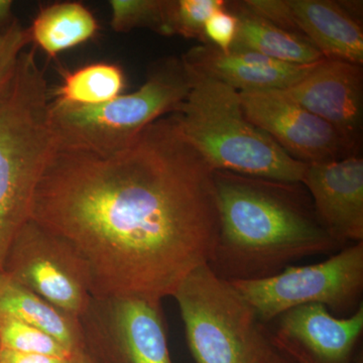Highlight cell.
I'll return each instance as SVG.
<instances>
[{"mask_svg": "<svg viewBox=\"0 0 363 363\" xmlns=\"http://www.w3.org/2000/svg\"><path fill=\"white\" fill-rule=\"evenodd\" d=\"M259 363H298L290 355L286 354L284 351L278 350V348H272L267 357L264 358Z\"/></svg>", "mask_w": 363, "mask_h": 363, "instance_id": "27", "label": "cell"}, {"mask_svg": "<svg viewBox=\"0 0 363 363\" xmlns=\"http://www.w3.org/2000/svg\"><path fill=\"white\" fill-rule=\"evenodd\" d=\"M274 347L298 363H354L363 333V305L336 317L319 304L293 308L267 325Z\"/></svg>", "mask_w": 363, "mask_h": 363, "instance_id": "11", "label": "cell"}, {"mask_svg": "<svg viewBox=\"0 0 363 363\" xmlns=\"http://www.w3.org/2000/svg\"><path fill=\"white\" fill-rule=\"evenodd\" d=\"M49 88L35 47L21 52L13 84L0 107V272L30 219L35 188L56 145Z\"/></svg>", "mask_w": 363, "mask_h": 363, "instance_id": "3", "label": "cell"}, {"mask_svg": "<svg viewBox=\"0 0 363 363\" xmlns=\"http://www.w3.org/2000/svg\"><path fill=\"white\" fill-rule=\"evenodd\" d=\"M238 28L235 16L225 6L207 21L204 28L205 44L214 45L220 51H230Z\"/></svg>", "mask_w": 363, "mask_h": 363, "instance_id": "24", "label": "cell"}, {"mask_svg": "<svg viewBox=\"0 0 363 363\" xmlns=\"http://www.w3.org/2000/svg\"><path fill=\"white\" fill-rule=\"evenodd\" d=\"M185 65L225 83L238 92L286 90L312 70V65H292L247 51H220L201 44L182 55Z\"/></svg>", "mask_w": 363, "mask_h": 363, "instance_id": "14", "label": "cell"}, {"mask_svg": "<svg viewBox=\"0 0 363 363\" xmlns=\"http://www.w3.org/2000/svg\"><path fill=\"white\" fill-rule=\"evenodd\" d=\"M0 315L32 325L77 354L83 351L78 318L71 316L0 272Z\"/></svg>", "mask_w": 363, "mask_h": 363, "instance_id": "17", "label": "cell"}, {"mask_svg": "<svg viewBox=\"0 0 363 363\" xmlns=\"http://www.w3.org/2000/svg\"><path fill=\"white\" fill-rule=\"evenodd\" d=\"M13 9V1H11V0H0V35L7 32V30L16 21Z\"/></svg>", "mask_w": 363, "mask_h": 363, "instance_id": "26", "label": "cell"}, {"mask_svg": "<svg viewBox=\"0 0 363 363\" xmlns=\"http://www.w3.org/2000/svg\"><path fill=\"white\" fill-rule=\"evenodd\" d=\"M213 172L176 113L113 152L56 143L30 219L76 255L91 297L162 302L211 259L219 231Z\"/></svg>", "mask_w": 363, "mask_h": 363, "instance_id": "1", "label": "cell"}, {"mask_svg": "<svg viewBox=\"0 0 363 363\" xmlns=\"http://www.w3.org/2000/svg\"><path fill=\"white\" fill-rule=\"evenodd\" d=\"M0 347L58 357L76 355L45 332L7 315H0Z\"/></svg>", "mask_w": 363, "mask_h": 363, "instance_id": "21", "label": "cell"}, {"mask_svg": "<svg viewBox=\"0 0 363 363\" xmlns=\"http://www.w3.org/2000/svg\"><path fill=\"white\" fill-rule=\"evenodd\" d=\"M109 6L114 32L147 28L167 37L166 0H111Z\"/></svg>", "mask_w": 363, "mask_h": 363, "instance_id": "22", "label": "cell"}, {"mask_svg": "<svg viewBox=\"0 0 363 363\" xmlns=\"http://www.w3.org/2000/svg\"><path fill=\"white\" fill-rule=\"evenodd\" d=\"M125 76L116 64H89L67 73L55 91V104L70 106H96L123 94Z\"/></svg>", "mask_w": 363, "mask_h": 363, "instance_id": "19", "label": "cell"}, {"mask_svg": "<svg viewBox=\"0 0 363 363\" xmlns=\"http://www.w3.org/2000/svg\"><path fill=\"white\" fill-rule=\"evenodd\" d=\"M296 32L326 59L363 64V30L344 2L288 0Z\"/></svg>", "mask_w": 363, "mask_h": 363, "instance_id": "15", "label": "cell"}, {"mask_svg": "<svg viewBox=\"0 0 363 363\" xmlns=\"http://www.w3.org/2000/svg\"><path fill=\"white\" fill-rule=\"evenodd\" d=\"M78 321L94 363H173L161 301L92 298Z\"/></svg>", "mask_w": 363, "mask_h": 363, "instance_id": "8", "label": "cell"}, {"mask_svg": "<svg viewBox=\"0 0 363 363\" xmlns=\"http://www.w3.org/2000/svg\"><path fill=\"white\" fill-rule=\"evenodd\" d=\"M190 74L181 57L157 60L140 89L96 106L50 102L56 143L107 152L121 149L162 117L175 113L188 96Z\"/></svg>", "mask_w": 363, "mask_h": 363, "instance_id": "5", "label": "cell"}, {"mask_svg": "<svg viewBox=\"0 0 363 363\" xmlns=\"http://www.w3.org/2000/svg\"><path fill=\"white\" fill-rule=\"evenodd\" d=\"M73 363H94L84 351L77 353L73 358Z\"/></svg>", "mask_w": 363, "mask_h": 363, "instance_id": "28", "label": "cell"}, {"mask_svg": "<svg viewBox=\"0 0 363 363\" xmlns=\"http://www.w3.org/2000/svg\"><path fill=\"white\" fill-rule=\"evenodd\" d=\"M187 69L190 91L175 113L184 135L210 168L272 180L302 181L307 164L294 159L248 121L238 91Z\"/></svg>", "mask_w": 363, "mask_h": 363, "instance_id": "4", "label": "cell"}, {"mask_svg": "<svg viewBox=\"0 0 363 363\" xmlns=\"http://www.w3.org/2000/svg\"><path fill=\"white\" fill-rule=\"evenodd\" d=\"M250 123L304 164L337 161L354 155L337 131L291 99L283 90L240 92Z\"/></svg>", "mask_w": 363, "mask_h": 363, "instance_id": "10", "label": "cell"}, {"mask_svg": "<svg viewBox=\"0 0 363 363\" xmlns=\"http://www.w3.org/2000/svg\"><path fill=\"white\" fill-rule=\"evenodd\" d=\"M354 363H362V353H359V355L357 357V359H355Z\"/></svg>", "mask_w": 363, "mask_h": 363, "instance_id": "29", "label": "cell"}, {"mask_svg": "<svg viewBox=\"0 0 363 363\" xmlns=\"http://www.w3.org/2000/svg\"><path fill=\"white\" fill-rule=\"evenodd\" d=\"M226 6L238 23L231 50L257 52L292 65H312L324 59L304 38L274 25L250 9L245 1H226Z\"/></svg>", "mask_w": 363, "mask_h": 363, "instance_id": "16", "label": "cell"}, {"mask_svg": "<svg viewBox=\"0 0 363 363\" xmlns=\"http://www.w3.org/2000/svg\"><path fill=\"white\" fill-rule=\"evenodd\" d=\"M30 44V30L18 20L0 35V107L13 84L21 52Z\"/></svg>", "mask_w": 363, "mask_h": 363, "instance_id": "23", "label": "cell"}, {"mask_svg": "<svg viewBox=\"0 0 363 363\" xmlns=\"http://www.w3.org/2000/svg\"><path fill=\"white\" fill-rule=\"evenodd\" d=\"M225 6V0H167V37L180 35L205 44L207 21Z\"/></svg>", "mask_w": 363, "mask_h": 363, "instance_id": "20", "label": "cell"}, {"mask_svg": "<svg viewBox=\"0 0 363 363\" xmlns=\"http://www.w3.org/2000/svg\"><path fill=\"white\" fill-rule=\"evenodd\" d=\"M291 99L330 124L351 152L362 143V65L322 59L302 80L283 90Z\"/></svg>", "mask_w": 363, "mask_h": 363, "instance_id": "12", "label": "cell"}, {"mask_svg": "<svg viewBox=\"0 0 363 363\" xmlns=\"http://www.w3.org/2000/svg\"><path fill=\"white\" fill-rule=\"evenodd\" d=\"M219 231L208 266L228 281L274 276L293 262L337 252L301 182L214 171Z\"/></svg>", "mask_w": 363, "mask_h": 363, "instance_id": "2", "label": "cell"}, {"mask_svg": "<svg viewBox=\"0 0 363 363\" xmlns=\"http://www.w3.org/2000/svg\"><path fill=\"white\" fill-rule=\"evenodd\" d=\"M99 30L89 9L77 1L57 2L40 9L28 28L33 45L40 48L49 58L84 44Z\"/></svg>", "mask_w": 363, "mask_h": 363, "instance_id": "18", "label": "cell"}, {"mask_svg": "<svg viewBox=\"0 0 363 363\" xmlns=\"http://www.w3.org/2000/svg\"><path fill=\"white\" fill-rule=\"evenodd\" d=\"M301 183L329 234L343 247L363 241V159L307 164Z\"/></svg>", "mask_w": 363, "mask_h": 363, "instance_id": "13", "label": "cell"}, {"mask_svg": "<svg viewBox=\"0 0 363 363\" xmlns=\"http://www.w3.org/2000/svg\"><path fill=\"white\" fill-rule=\"evenodd\" d=\"M1 272L75 318L84 314L92 298L76 255L64 241L32 219L9 248Z\"/></svg>", "mask_w": 363, "mask_h": 363, "instance_id": "9", "label": "cell"}, {"mask_svg": "<svg viewBox=\"0 0 363 363\" xmlns=\"http://www.w3.org/2000/svg\"><path fill=\"white\" fill-rule=\"evenodd\" d=\"M73 358L52 357L39 353L18 352L0 347V363H73Z\"/></svg>", "mask_w": 363, "mask_h": 363, "instance_id": "25", "label": "cell"}, {"mask_svg": "<svg viewBox=\"0 0 363 363\" xmlns=\"http://www.w3.org/2000/svg\"><path fill=\"white\" fill-rule=\"evenodd\" d=\"M230 283L264 325L309 304L324 306L336 317L350 316L362 305L363 241L318 264L290 266L269 278Z\"/></svg>", "mask_w": 363, "mask_h": 363, "instance_id": "7", "label": "cell"}, {"mask_svg": "<svg viewBox=\"0 0 363 363\" xmlns=\"http://www.w3.org/2000/svg\"><path fill=\"white\" fill-rule=\"evenodd\" d=\"M172 297L196 363H259L274 348L252 306L208 264L191 272Z\"/></svg>", "mask_w": 363, "mask_h": 363, "instance_id": "6", "label": "cell"}]
</instances>
